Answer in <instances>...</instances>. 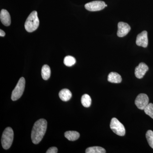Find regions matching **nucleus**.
Instances as JSON below:
<instances>
[{
    "label": "nucleus",
    "mask_w": 153,
    "mask_h": 153,
    "mask_svg": "<svg viewBox=\"0 0 153 153\" xmlns=\"http://www.w3.org/2000/svg\"><path fill=\"white\" fill-rule=\"evenodd\" d=\"M1 22L5 26H9L11 24V17L10 13L7 10L3 9L0 13Z\"/></svg>",
    "instance_id": "9b49d317"
},
{
    "label": "nucleus",
    "mask_w": 153,
    "mask_h": 153,
    "mask_svg": "<svg viewBox=\"0 0 153 153\" xmlns=\"http://www.w3.org/2000/svg\"><path fill=\"white\" fill-rule=\"evenodd\" d=\"M14 139V132L10 127L7 128L3 132L1 138V144L4 149H10L13 143Z\"/></svg>",
    "instance_id": "7ed1b4c3"
},
{
    "label": "nucleus",
    "mask_w": 153,
    "mask_h": 153,
    "mask_svg": "<svg viewBox=\"0 0 153 153\" xmlns=\"http://www.w3.org/2000/svg\"><path fill=\"white\" fill-rule=\"evenodd\" d=\"M110 128L112 131L120 136H123L126 134L124 126L116 118H113L111 121Z\"/></svg>",
    "instance_id": "39448f33"
},
{
    "label": "nucleus",
    "mask_w": 153,
    "mask_h": 153,
    "mask_svg": "<svg viewBox=\"0 0 153 153\" xmlns=\"http://www.w3.org/2000/svg\"><path fill=\"white\" fill-rule=\"evenodd\" d=\"M121 76L117 72H111L110 73L108 76V80L109 82L114 83H119L122 82Z\"/></svg>",
    "instance_id": "f8f14e48"
},
{
    "label": "nucleus",
    "mask_w": 153,
    "mask_h": 153,
    "mask_svg": "<svg viewBox=\"0 0 153 153\" xmlns=\"http://www.w3.org/2000/svg\"><path fill=\"white\" fill-rule=\"evenodd\" d=\"M51 75V70L50 67L47 65H44L41 69V75L42 78L44 80L49 79Z\"/></svg>",
    "instance_id": "2eb2a0df"
},
{
    "label": "nucleus",
    "mask_w": 153,
    "mask_h": 153,
    "mask_svg": "<svg viewBox=\"0 0 153 153\" xmlns=\"http://www.w3.org/2000/svg\"><path fill=\"white\" fill-rule=\"evenodd\" d=\"M145 113L153 119V104L152 103H149L144 109Z\"/></svg>",
    "instance_id": "aec40b11"
},
{
    "label": "nucleus",
    "mask_w": 153,
    "mask_h": 153,
    "mask_svg": "<svg viewBox=\"0 0 153 153\" xmlns=\"http://www.w3.org/2000/svg\"><path fill=\"white\" fill-rule=\"evenodd\" d=\"M131 30V27L127 23L120 22L118 24L117 36L119 37H123L126 36Z\"/></svg>",
    "instance_id": "6e6552de"
},
{
    "label": "nucleus",
    "mask_w": 153,
    "mask_h": 153,
    "mask_svg": "<svg viewBox=\"0 0 153 153\" xmlns=\"http://www.w3.org/2000/svg\"><path fill=\"white\" fill-rule=\"evenodd\" d=\"M5 36V32L2 30H0V36L1 37H4Z\"/></svg>",
    "instance_id": "4be33fe9"
},
{
    "label": "nucleus",
    "mask_w": 153,
    "mask_h": 153,
    "mask_svg": "<svg viewBox=\"0 0 153 153\" xmlns=\"http://www.w3.org/2000/svg\"><path fill=\"white\" fill-rule=\"evenodd\" d=\"M39 20L37 11H34L29 15L25 23V28L27 32L32 33L39 27Z\"/></svg>",
    "instance_id": "f03ea898"
},
{
    "label": "nucleus",
    "mask_w": 153,
    "mask_h": 153,
    "mask_svg": "<svg viewBox=\"0 0 153 153\" xmlns=\"http://www.w3.org/2000/svg\"><path fill=\"white\" fill-rule=\"evenodd\" d=\"M105 4L103 1H95L87 3L85 5V8L87 10L95 12L101 10L105 8Z\"/></svg>",
    "instance_id": "423d86ee"
},
{
    "label": "nucleus",
    "mask_w": 153,
    "mask_h": 153,
    "mask_svg": "<svg viewBox=\"0 0 153 153\" xmlns=\"http://www.w3.org/2000/svg\"><path fill=\"white\" fill-rule=\"evenodd\" d=\"M149 70V67L145 63H140L135 69V75L138 79H141Z\"/></svg>",
    "instance_id": "9d476101"
},
{
    "label": "nucleus",
    "mask_w": 153,
    "mask_h": 153,
    "mask_svg": "<svg viewBox=\"0 0 153 153\" xmlns=\"http://www.w3.org/2000/svg\"><path fill=\"white\" fill-rule=\"evenodd\" d=\"M65 137L69 141L76 140L79 138L80 134L79 133L76 131H67L64 134Z\"/></svg>",
    "instance_id": "4468645a"
},
{
    "label": "nucleus",
    "mask_w": 153,
    "mask_h": 153,
    "mask_svg": "<svg viewBox=\"0 0 153 153\" xmlns=\"http://www.w3.org/2000/svg\"><path fill=\"white\" fill-rule=\"evenodd\" d=\"M136 44L140 47L146 48L148 45L147 32L144 31L137 36Z\"/></svg>",
    "instance_id": "1a4fd4ad"
},
{
    "label": "nucleus",
    "mask_w": 153,
    "mask_h": 153,
    "mask_svg": "<svg viewBox=\"0 0 153 153\" xmlns=\"http://www.w3.org/2000/svg\"><path fill=\"white\" fill-rule=\"evenodd\" d=\"M146 137L148 143L151 147L153 149V131L152 130L148 131L146 134Z\"/></svg>",
    "instance_id": "6ab92c4d"
},
{
    "label": "nucleus",
    "mask_w": 153,
    "mask_h": 153,
    "mask_svg": "<svg viewBox=\"0 0 153 153\" xmlns=\"http://www.w3.org/2000/svg\"><path fill=\"white\" fill-rule=\"evenodd\" d=\"M149 98L145 94H140L135 100V104L139 109L144 110L149 104Z\"/></svg>",
    "instance_id": "0eeeda50"
},
{
    "label": "nucleus",
    "mask_w": 153,
    "mask_h": 153,
    "mask_svg": "<svg viewBox=\"0 0 153 153\" xmlns=\"http://www.w3.org/2000/svg\"><path fill=\"white\" fill-rule=\"evenodd\" d=\"M59 96L62 101H67L71 98L72 94L70 90L65 88L60 91L59 92Z\"/></svg>",
    "instance_id": "ddd939ff"
},
{
    "label": "nucleus",
    "mask_w": 153,
    "mask_h": 153,
    "mask_svg": "<svg viewBox=\"0 0 153 153\" xmlns=\"http://www.w3.org/2000/svg\"><path fill=\"white\" fill-rule=\"evenodd\" d=\"M47 120L41 119L36 122L33 126L31 134L32 142L35 144H38L43 139L47 128Z\"/></svg>",
    "instance_id": "f257e3e1"
},
{
    "label": "nucleus",
    "mask_w": 153,
    "mask_h": 153,
    "mask_svg": "<svg viewBox=\"0 0 153 153\" xmlns=\"http://www.w3.org/2000/svg\"><path fill=\"white\" fill-rule=\"evenodd\" d=\"M81 101L82 105L85 107H89L91 105V98L90 96L87 94H85L82 96Z\"/></svg>",
    "instance_id": "f3484780"
},
{
    "label": "nucleus",
    "mask_w": 153,
    "mask_h": 153,
    "mask_svg": "<svg viewBox=\"0 0 153 153\" xmlns=\"http://www.w3.org/2000/svg\"><path fill=\"white\" fill-rule=\"evenodd\" d=\"M107 5L106 4H105V7H107Z\"/></svg>",
    "instance_id": "5701e85b"
},
{
    "label": "nucleus",
    "mask_w": 153,
    "mask_h": 153,
    "mask_svg": "<svg viewBox=\"0 0 153 153\" xmlns=\"http://www.w3.org/2000/svg\"><path fill=\"white\" fill-rule=\"evenodd\" d=\"M25 86V79L23 77H21L17 83L16 86L12 92L11 99L13 101L18 100L22 97L24 93Z\"/></svg>",
    "instance_id": "20e7f679"
},
{
    "label": "nucleus",
    "mask_w": 153,
    "mask_h": 153,
    "mask_svg": "<svg viewBox=\"0 0 153 153\" xmlns=\"http://www.w3.org/2000/svg\"><path fill=\"white\" fill-rule=\"evenodd\" d=\"M86 153H105L106 151L103 148L99 146L91 147L85 150Z\"/></svg>",
    "instance_id": "dca6fc26"
},
{
    "label": "nucleus",
    "mask_w": 153,
    "mask_h": 153,
    "mask_svg": "<svg viewBox=\"0 0 153 153\" xmlns=\"http://www.w3.org/2000/svg\"><path fill=\"white\" fill-rule=\"evenodd\" d=\"M76 59L71 56H67L64 58L63 63L66 66L70 67L73 66L76 63Z\"/></svg>",
    "instance_id": "a211bd4d"
},
{
    "label": "nucleus",
    "mask_w": 153,
    "mask_h": 153,
    "mask_svg": "<svg viewBox=\"0 0 153 153\" xmlns=\"http://www.w3.org/2000/svg\"><path fill=\"white\" fill-rule=\"evenodd\" d=\"M57 151H58V150H57V148L55 147H52L49 148V149L46 152V153H57Z\"/></svg>",
    "instance_id": "412c9836"
}]
</instances>
